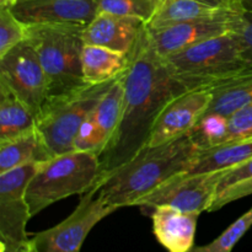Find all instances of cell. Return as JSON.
Listing matches in <instances>:
<instances>
[{
	"mask_svg": "<svg viewBox=\"0 0 252 252\" xmlns=\"http://www.w3.org/2000/svg\"><path fill=\"white\" fill-rule=\"evenodd\" d=\"M252 194V177L251 179L244 180V181L238 182V184L230 185V186L221 189L217 194L213 204H212L209 212L218 211L223 208L226 204L231 203L234 201L244 198V197L251 196Z\"/></svg>",
	"mask_w": 252,
	"mask_h": 252,
	"instance_id": "28",
	"label": "cell"
},
{
	"mask_svg": "<svg viewBox=\"0 0 252 252\" xmlns=\"http://www.w3.org/2000/svg\"><path fill=\"white\" fill-rule=\"evenodd\" d=\"M248 137H252V103L229 116V130L225 142Z\"/></svg>",
	"mask_w": 252,
	"mask_h": 252,
	"instance_id": "27",
	"label": "cell"
},
{
	"mask_svg": "<svg viewBox=\"0 0 252 252\" xmlns=\"http://www.w3.org/2000/svg\"><path fill=\"white\" fill-rule=\"evenodd\" d=\"M39 164L15 167L0 174V246L17 248L29 243L26 225L32 218L26 192Z\"/></svg>",
	"mask_w": 252,
	"mask_h": 252,
	"instance_id": "10",
	"label": "cell"
},
{
	"mask_svg": "<svg viewBox=\"0 0 252 252\" xmlns=\"http://www.w3.org/2000/svg\"><path fill=\"white\" fill-rule=\"evenodd\" d=\"M199 214L187 213L170 206L153 208V231L169 252H189L194 248Z\"/></svg>",
	"mask_w": 252,
	"mask_h": 252,
	"instance_id": "17",
	"label": "cell"
},
{
	"mask_svg": "<svg viewBox=\"0 0 252 252\" xmlns=\"http://www.w3.org/2000/svg\"><path fill=\"white\" fill-rule=\"evenodd\" d=\"M251 177H252V158L250 160H248L246 162H244V164L239 165V166L225 170V174H224L223 179H221V182H220V186H219V191H220L221 189H225V187L230 186V185L238 184V182L251 179Z\"/></svg>",
	"mask_w": 252,
	"mask_h": 252,
	"instance_id": "30",
	"label": "cell"
},
{
	"mask_svg": "<svg viewBox=\"0 0 252 252\" xmlns=\"http://www.w3.org/2000/svg\"><path fill=\"white\" fill-rule=\"evenodd\" d=\"M41 134L33 129L21 135L0 142V174L29 164H41L52 159Z\"/></svg>",
	"mask_w": 252,
	"mask_h": 252,
	"instance_id": "19",
	"label": "cell"
},
{
	"mask_svg": "<svg viewBox=\"0 0 252 252\" xmlns=\"http://www.w3.org/2000/svg\"><path fill=\"white\" fill-rule=\"evenodd\" d=\"M228 130V116L220 113H206L191 130V134L203 150L225 142Z\"/></svg>",
	"mask_w": 252,
	"mask_h": 252,
	"instance_id": "23",
	"label": "cell"
},
{
	"mask_svg": "<svg viewBox=\"0 0 252 252\" xmlns=\"http://www.w3.org/2000/svg\"><path fill=\"white\" fill-rule=\"evenodd\" d=\"M118 78L101 84H86L47 101L37 116L36 128L52 157L74 150V140L81 126Z\"/></svg>",
	"mask_w": 252,
	"mask_h": 252,
	"instance_id": "6",
	"label": "cell"
},
{
	"mask_svg": "<svg viewBox=\"0 0 252 252\" xmlns=\"http://www.w3.org/2000/svg\"><path fill=\"white\" fill-rule=\"evenodd\" d=\"M0 84L21 98L37 120L49 97L48 80L36 51L27 39L0 57Z\"/></svg>",
	"mask_w": 252,
	"mask_h": 252,
	"instance_id": "9",
	"label": "cell"
},
{
	"mask_svg": "<svg viewBox=\"0 0 252 252\" xmlns=\"http://www.w3.org/2000/svg\"><path fill=\"white\" fill-rule=\"evenodd\" d=\"M244 10L239 0H164L147 26L159 29L189 20L238 15Z\"/></svg>",
	"mask_w": 252,
	"mask_h": 252,
	"instance_id": "16",
	"label": "cell"
},
{
	"mask_svg": "<svg viewBox=\"0 0 252 252\" xmlns=\"http://www.w3.org/2000/svg\"><path fill=\"white\" fill-rule=\"evenodd\" d=\"M125 105L115 137L100 155L98 182L147 148L155 120L167 101L186 89L172 76L157 53L148 26L129 56L123 76ZM97 182V184H98Z\"/></svg>",
	"mask_w": 252,
	"mask_h": 252,
	"instance_id": "1",
	"label": "cell"
},
{
	"mask_svg": "<svg viewBox=\"0 0 252 252\" xmlns=\"http://www.w3.org/2000/svg\"><path fill=\"white\" fill-rule=\"evenodd\" d=\"M123 76L125 73L113 83L86 118L74 140V150L93 152L100 157L110 144L122 120L125 105Z\"/></svg>",
	"mask_w": 252,
	"mask_h": 252,
	"instance_id": "13",
	"label": "cell"
},
{
	"mask_svg": "<svg viewBox=\"0 0 252 252\" xmlns=\"http://www.w3.org/2000/svg\"><path fill=\"white\" fill-rule=\"evenodd\" d=\"M241 14L189 20L159 29L148 27V34L157 53L161 58H166L206 39L229 32H238Z\"/></svg>",
	"mask_w": 252,
	"mask_h": 252,
	"instance_id": "12",
	"label": "cell"
},
{
	"mask_svg": "<svg viewBox=\"0 0 252 252\" xmlns=\"http://www.w3.org/2000/svg\"><path fill=\"white\" fill-rule=\"evenodd\" d=\"M84 27L70 24L29 25L27 41L36 51L46 73L48 100L86 85L81 62L85 46Z\"/></svg>",
	"mask_w": 252,
	"mask_h": 252,
	"instance_id": "3",
	"label": "cell"
},
{
	"mask_svg": "<svg viewBox=\"0 0 252 252\" xmlns=\"http://www.w3.org/2000/svg\"><path fill=\"white\" fill-rule=\"evenodd\" d=\"M36 127V116L7 86L0 84V142Z\"/></svg>",
	"mask_w": 252,
	"mask_h": 252,
	"instance_id": "22",
	"label": "cell"
},
{
	"mask_svg": "<svg viewBox=\"0 0 252 252\" xmlns=\"http://www.w3.org/2000/svg\"><path fill=\"white\" fill-rule=\"evenodd\" d=\"M245 10H252V0H239Z\"/></svg>",
	"mask_w": 252,
	"mask_h": 252,
	"instance_id": "32",
	"label": "cell"
},
{
	"mask_svg": "<svg viewBox=\"0 0 252 252\" xmlns=\"http://www.w3.org/2000/svg\"><path fill=\"white\" fill-rule=\"evenodd\" d=\"M11 11L27 25L86 26L97 15V6L96 0H17Z\"/></svg>",
	"mask_w": 252,
	"mask_h": 252,
	"instance_id": "14",
	"label": "cell"
},
{
	"mask_svg": "<svg viewBox=\"0 0 252 252\" xmlns=\"http://www.w3.org/2000/svg\"><path fill=\"white\" fill-rule=\"evenodd\" d=\"M214 96L206 113L231 116L252 103V65L243 69L229 80L213 86Z\"/></svg>",
	"mask_w": 252,
	"mask_h": 252,
	"instance_id": "21",
	"label": "cell"
},
{
	"mask_svg": "<svg viewBox=\"0 0 252 252\" xmlns=\"http://www.w3.org/2000/svg\"><path fill=\"white\" fill-rule=\"evenodd\" d=\"M147 29V22L138 17L98 12L83 30L85 44L106 47L130 54Z\"/></svg>",
	"mask_w": 252,
	"mask_h": 252,
	"instance_id": "15",
	"label": "cell"
},
{
	"mask_svg": "<svg viewBox=\"0 0 252 252\" xmlns=\"http://www.w3.org/2000/svg\"><path fill=\"white\" fill-rule=\"evenodd\" d=\"M29 25L15 16L10 7L0 6V57L26 41Z\"/></svg>",
	"mask_w": 252,
	"mask_h": 252,
	"instance_id": "25",
	"label": "cell"
},
{
	"mask_svg": "<svg viewBox=\"0 0 252 252\" xmlns=\"http://www.w3.org/2000/svg\"><path fill=\"white\" fill-rule=\"evenodd\" d=\"M252 158V137L221 143L203 149L191 161L185 172L223 171L244 164Z\"/></svg>",
	"mask_w": 252,
	"mask_h": 252,
	"instance_id": "18",
	"label": "cell"
},
{
	"mask_svg": "<svg viewBox=\"0 0 252 252\" xmlns=\"http://www.w3.org/2000/svg\"><path fill=\"white\" fill-rule=\"evenodd\" d=\"M115 211L95 186L81 194L76 208L63 221L30 238V252H80L96 224Z\"/></svg>",
	"mask_w": 252,
	"mask_h": 252,
	"instance_id": "7",
	"label": "cell"
},
{
	"mask_svg": "<svg viewBox=\"0 0 252 252\" xmlns=\"http://www.w3.org/2000/svg\"><path fill=\"white\" fill-rule=\"evenodd\" d=\"M193 251H194V252H201V251L198 250V248H193Z\"/></svg>",
	"mask_w": 252,
	"mask_h": 252,
	"instance_id": "33",
	"label": "cell"
},
{
	"mask_svg": "<svg viewBox=\"0 0 252 252\" xmlns=\"http://www.w3.org/2000/svg\"><path fill=\"white\" fill-rule=\"evenodd\" d=\"M129 56L106 47L85 44L81 57L85 83L101 84L118 78L127 70Z\"/></svg>",
	"mask_w": 252,
	"mask_h": 252,
	"instance_id": "20",
	"label": "cell"
},
{
	"mask_svg": "<svg viewBox=\"0 0 252 252\" xmlns=\"http://www.w3.org/2000/svg\"><path fill=\"white\" fill-rule=\"evenodd\" d=\"M212 86L189 89L170 98L155 120L147 148L159 147L187 134L206 115L213 101Z\"/></svg>",
	"mask_w": 252,
	"mask_h": 252,
	"instance_id": "11",
	"label": "cell"
},
{
	"mask_svg": "<svg viewBox=\"0 0 252 252\" xmlns=\"http://www.w3.org/2000/svg\"><path fill=\"white\" fill-rule=\"evenodd\" d=\"M162 59L186 90L213 88L250 66L241 56L236 32L206 39Z\"/></svg>",
	"mask_w": 252,
	"mask_h": 252,
	"instance_id": "5",
	"label": "cell"
},
{
	"mask_svg": "<svg viewBox=\"0 0 252 252\" xmlns=\"http://www.w3.org/2000/svg\"><path fill=\"white\" fill-rule=\"evenodd\" d=\"M100 176V157L93 152L71 150L41 162L26 192L31 217L66 197L86 193Z\"/></svg>",
	"mask_w": 252,
	"mask_h": 252,
	"instance_id": "4",
	"label": "cell"
},
{
	"mask_svg": "<svg viewBox=\"0 0 252 252\" xmlns=\"http://www.w3.org/2000/svg\"><path fill=\"white\" fill-rule=\"evenodd\" d=\"M252 226V208L234 221L220 236L206 246H198L201 252H231L234 246L240 241Z\"/></svg>",
	"mask_w": 252,
	"mask_h": 252,
	"instance_id": "26",
	"label": "cell"
},
{
	"mask_svg": "<svg viewBox=\"0 0 252 252\" xmlns=\"http://www.w3.org/2000/svg\"><path fill=\"white\" fill-rule=\"evenodd\" d=\"M160 5V0H96L98 12L138 17L148 22L153 19Z\"/></svg>",
	"mask_w": 252,
	"mask_h": 252,
	"instance_id": "24",
	"label": "cell"
},
{
	"mask_svg": "<svg viewBox=\"0 0 252 252\" xmlns=\"http://www.w3.org/2000/svg\"><path fill=\"white\" fill-rule=\"evenodd\" d=\"M201 150L191 132L166 144L145 148L101 180L96 185L98 193L116 209L135 207L167 180L186 171Z\"/></svg>",
	"mask_w": 252,
	"mask_h": 252,
	"instance_id": "2",
	"label": "cell"
},
{
	"mask_svg": "<svg viewBox=\"0 0 252 252\" xmlns=\"http://www.w3.org/2000/svg\"><path fill=\"white\" fill-rule=\"evenodd\" d=\"M161 1H164V0H160V2H161Z\"/></svg>",
	"mask_w": 252,
	"mask_h": 252,
	"instance_id": "35",
	"label": "cell"
},
{
	"mask_svg": "<svg viewBox=\"0 0 252 252\" xmlns=\"http://www.w3.org/2000/svg\"><path fill=\"white\" fill-rule=\"evenodd\" d=\"M236 34L243 59L249 65H252V10H244Z\"/></svg>",
	"mask_w": 252,
	"mask_h": 252,
	"instance_id": "29",
	"label": "cell"
},
{
	"mask_svg": "<svg viewBox=\"0 0 252 252\" xmlns=\"http://www.w3.org/2000/svg\"><path fill=\"white\" fill-rule=\"evenodd\" d=\"M17 2V0H0V6L2 7H10L11 9L15 4Z\"/></svg>",
	"mask_w": 252,
	"mask_h": 252,
	"instance_id": "31",
	"label": "cell"
},
{
	"mask_svg": "<svg viewBox=\"0 0 252 252\" xmlns=\"http://www.w3.org/2000/svg\"><path fill=\"white\" fill-rule=\"evenodd\" d=\"M189 252H194V251H193V249H192V250H191V251H189Z\"/></svg>",
	"mask_w": 252,
	"mask_h": 252,
	"instance_id": "34",
	"label": "cell"
},
{
	"mask_svg": "<svg viewBox=\"0 0 252 252\" xmlns=\"http://www.w3.org/2000/svg\"><path fill=\"white\" fill-rule=\"evenodd\" d=\"M224 174L225 170L198 174L182 172L143 197L135 207L153 209L158 206H170L201 216L211 209Z\"/></svg>",
	"mask_w": 252,
	"mask_h": 252,
	"instance_id": "8",
	"label": "cell"
}]
</instances>
